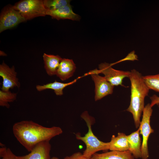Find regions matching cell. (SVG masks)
Listing matches in <instances>:
<instances>
[{
  "instance_id": "1",
  "label": "cell",
  "mask_w": 159,
  "mask_h": 159,
  "mask_svg": "<svg viewBox=\"0 0 159 159\" xmlns=\"http://www.w3.org/2000/svg\"><path fill=\"white\" fill-rule=\"evenodd\" d=\"M12 130L17 140L29 152L39 143L49 141L63 132L59 127H47L32 120L15 123L13 126Z\"/></svg>"
},
{
  "instance_id": "2",
  "label": "cell",
  "mask_w": 159,
  "mask_h": 159,
  "mask_svg": "<svg viewBox=\"0 0 159 159\" xmlns=\"http://www.w3.org/2000/svg\"><path fill=\"white\" fill-rule=\"evenodd\" d=\"M130 72L129 77L131 83L130 101L127 111L132 114L137 128L140 126V117L145 107V98L148 95L150 89L140 73L135 69Z\"/></svg>"
},
{
  "instance_id": "3",
  "label": "cell",
  "mask_w": 159,
  "mask_h": 159,
  "mask_svg": "<svg viewBox=\"0 0 159 159\" xmlns=\"http://www.w3.org/2000/svg\"><path fill=\"white\" fill-rule=\"evenodd\" d=\"M81 116L86 123L88 131L84 136H81L80 133L76 134L75 136L77 139L82 141L86 145L83 155L90 159L93 155L98 151L109 150V143L100 140L92 131V126L95 122L94 118L90 115L87 111L83 112Z\"/></svg>"
},
{
  "instance_id": "4",
  "label": "cell",
  "mask_w": 159,
  "mask_h": 159,
  "mask_svg": "<svg viewBox=\"0 0 159 159\" xmlns=\"http://www.w3.org/2000/svg\"><path fill=\"white\" fill-rule=\"evenodd\" d=\"M13 6L26 20L46 15L47 10L44 6L43 0H21Z\"/></svg>"
},
{
  "instance_id": "5",
  "label": "cell",
  "mask_w": 159,
  "mask_h": 159,
  "mask_svg": "<svg viewBox=\"0 0 159 159\" xmlns=\"http://www.w3.org/2000/svg\"><path fill=\"white\" fill-rule=\"evenodd\" d=\"M150 103L148 104L144 107L143 111V117L139 128L140 133L143 137L141 147L142 159H148L149 154L148 141L150 135L154 132L150 125V120L153 110Z\"/></svg>"
},
{
  "instance_id": "6",
  "label": "cell",
  "mask_w": 159,
  "mask_h": 159,
  "mask_svg": "<svg viewBox=\"0 0 159 159\" xmlns=\"http://www.w3.org/2000/svg\"><path fill=\"white\" fill-rule=\"evenodd\" d=\"M26 20L13 6L8 5L1 11L0 16V32L14 27Z\"/></svg>"
},
{
  "instance_id": "7",
  "label": "cell",
  "mask_w": 159,
  "mask_h": 159,
  "mask_svg": "<svg viewBox=\"0 0 159 159\" xmlns=\"http://www.w3.org/2000/svg\"><path fill=\"white\" fill-rule=\"evenodd\" d=\"M111 64L102 63L99 64V70L95 69L98 74H103L106 79L113 85L123 86V80L125 77H129L130 72L116 70L113 68Z\"/></svg>"
},
{
  "instance_id": "8",
  "label": "cell",
  "mask_w": 159,
  "mask_h": 159,
  "mask_svg": "<svg viewBox=\"0 0 159 159\" xmlns=\"http://www.w3.org/2000/svg\"><path fill=\"white\" fill-rule=\"evenodd\" d=\"M99 74L95 69L90 71L85 74V76L91 75L94 82L95 86V101L112 94L114 87L108 82L104 77L100 76Z\"/></svg>"
},
{
  "instance_id": "9",
  "label": "cell",
  "mask_w": 159,
  "mask_h": 159,
  "mask_svg": "<svg viewBox=\"0 0 159 159\" xmlns=\"http://www.w3.org/2000/svg\"><path fill=\"white\" fill-rule=\"evenodd\" d=\"M17 74L14 66L10 67L3 61L0 65V76L3 79L1 90L7 91L10 89L20 87V83L17 77Z\"/></svg>"
},
{
  "instance_id": "10",
  "label": "cell",
  "mask_w": 159,
  "mask_h": 159,
  "mask_svg": "<svg viewBox=\"0 0 159 159\" xmlns=\"http://www.w3.org/2000/svg\"><path fill=\"white\" fill-rule=\"evenodd\" d=\"M51 149L49 141L42 142L37 144L29 154L17 157L19 159H50Z\"/></svg>"
},
{
  "instance_id": "11",
  "label": "cell",
  "mask_w": 159,
  "mask_h": 159,
  "mask_svg": "<svg viewBox=\"0 0 159 159\" xmlns=\"http://www.w3.org/2000/svg\"><path fill=\"white\" fill-rule=\"evenodd\" d=\"M46 15L50 16L52 18L58 20L61 19H69L79 21L80 19L79 15L73 11L70 4L56 10H47Z\"/></svg>"
},
{
  "instance_id": "12",
  "label": "cell",
  "mask_w": 159,
  "mask_h": 159,
  "mask_svg": "<svg viewBox=\"0 0 159 159\" xmlns=\"http://www.w3.org/2000/svg\"><path fill=\"white\" fill-rule=\"evenodd\" d=\"M76 69L72 59L63 58L57 69L56 75L62 80L64 81L72 77Z\"/></svg>"
},
{
  "instance_id": "13",
  "label": "cell",
  "mask_w": 159,
  "mask_h": 159,
  "mask_svg": "<svg viewBox=\"0 0 159 159\" xmlns=\"http://www.w3.org/2000/svg\"><path fill=\"white\" fill-rule=\"evenodd\" d=\"M44 67L47 74L50 76L56 75L62 58L59 55L48 54L44 53L43 55Z\"/></svg>"
},
{
  "instance_id": "14",
  "label": "cell",
  "mask_w": 159,
  "mask_h": 159,
  "mask_svg": "<svg viewBox=\"0 0 159 159\" xmlns=\"http://www.w3.org/2000/svg\"><path fill=\"white\" fill-rule=\"evenodd\" d=\"M140 129L127 135L129 144V150L136 159L141 158V143L140 136Z\"/></svg>"
},
{
  "instance_id": "15",
  "label": "cell",
  "mask_w": 159,
  "mask_h": 159,
  "mask_svg": "<svg viewBox=\"0 0 159 159\" xmlns=\"http://www.w3.org/2000/svg\"><path fill=\"white\" fill-rule=\"evenodd\" d=\"M90 159H136L129 150L124 151L110 150L102 153H96Z\"/></svg>"
},
{
  "instance_id": "16",
  "label": "cell",
  "mask_w": 159,
  "mask_h": 159,
  "mask_svg": "<svg viewBox=\"0 0 159 159\" xmlns=\"http://www.w3.org/2000/svg\"><path fill=\"white\" fill-rule=\"evenodd\" d=\"M109 143V150L120 151L129 150L127 136L123 133L119 132L117 135H113Z\"/></svg>"
},
{
  "instance_id": "17",
  "label": "cell",
  "mask_w": 159,
  "mask_h": 159,
  "mask_svg": "<svg viewBox=\"0 0 159 159\" xmlns=\"http://www.w3.org/2000/svg\"><path fill=\"white\" fill-rule=\"evenodd\" d=\"M79 77L72 81L67 83L59 82L55 80L54 82L48 83L43 85H38L36 86V89L39 92L47 89H51L54 90L57 95L61 96L63 94V90L67 86L75 83Z\"/></svg>"
},
{
  "instance_id": "18",
  "label": "cell",
  "mask_w": 159,
  "mask_h": 159,
  "mask_svg": "<svg viewBox=\"0 0 159 159\" xmlns=\"http://www.w3.org/2000/svg\"><path fill=\"white\" fill-rule=\"evenodd\" d=\"M17 94L12 92L9 90L4 91L0 90V106L9 108V103L15 100L16 98Z\"/></svg>"
},
{
  "instance_id": "19",
  "label": "cell",
  "mask_w": 159,
  "mask_h": 159,
  "mask_svg": "<svg viewBox=\"0 0 159 159\" xmlns=\"http://www.w3.org/2000/svg\"><path fill=\"white\" fill-rule=\"evenodd\" d=\"M69 0H44V4L47 10H54L70 4Z\"/></svg>"
},
{
  "instance_id": "20",
  "label": "cell",
  "mask_w": 159,
  "mask_h": 159,
  "mask_svg": "<svg viewBox=\"0 0 159 159\" xmlns=\"http://www.w3.org/2000/svg\"><path fill=\"white\" fill-rule=\"evenodd\" d=\"M143 78L149 89L159 92V74L144 76Z\"/></svg>"
},
{
  "instance_id": "21",
  "label": "cell",
  "mask_w": 159,
  "mask_h": 159,
  "mask_svg": "<svg viewBox=\"0 0 159 159\" xmlns=\"http://www.w3.org/2000/svg\"><path fill=\"white\" fill-rule=\"evenodd\" d=\"M0 156L1 159H19L9 148L4 147L0 148Z\"/></svg>"
},
{
  "instance_id": "22",
  "label": "cell",
  "mask_w": 159,
  "mask_h": 159,
  "mask_svg": "<svg viewBox=\"0 0 159 159\" xmlns=\"http://www.w3.org/2000/svg\"><path fill=\"white\" fill-rule=\"evenodd\" d=\"M63 159H90L85 156L80 152L75 153L72 155L67 156Z\"/></svg>"
},
{
  "instance_id": "23",
  "label": "cell",
  "mask_w": 159,
  "mask_h": 159,
  "mask_svg": "<svg viewBox=\"0 0 159 159\" xmlns=\"http://www.w3.org/2000/svg\"><path fill=\"white\" fill-rule=\"evenodd\" d=\"M135 52L133 51L129 53L128 55L124 58L120 60L117 62L112 64V65L114 64L126 60L134 61V60H138V57L135 54Z\"/></svg>"
},
{
  "instance_id": "24",
  "label": "cell",
  "mask_w": 159,
  "mask_h": 159,
  "mask_svg": "<svg viewBox=\"0 0 159 159\" xmlns=\"http://www.w3.org/2000/svg\"><path fill=\"white\" fill-rule=\"evenodd\" d=\"M150 98L151 100L150 105L151 107L155 105L159 104V97L154 95L150 97Z\"/></svg>"
},
{
  "instance_id": "25",
  "label": "cell",
  "mask_w": 159,
  "mask_h": 159,
  "mask_svg": "<svg viewBox=\"0 0 159 159\" xmlns=\"http://www.w3.org/2000/svg\"><path fill=\"white\" fill-rule=\"evenodd\" d=\"M50 159H59L57 157H53L51 158Z\"/></svg>"
}]
</instances>
